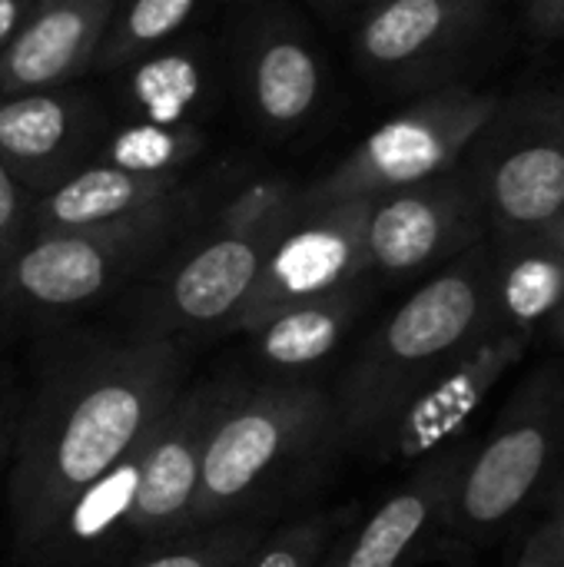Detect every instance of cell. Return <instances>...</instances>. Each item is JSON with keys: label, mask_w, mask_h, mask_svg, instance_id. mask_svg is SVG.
Returning a JSON list of instances; mask_svg holds the SVG:
<instances>
[{"label": "cell", "mask_w": 564, "mask_h": 567, "mask_svg": "<svg viewBox=\"0 0 564 567\" xmlns=\"http://www.w3.org/2000/svg\"><path fill=\"white\" fill-rule=\"evenodd\" d=\"M186 385L173 339L86 342L53 355L17 415L7 462L13 551L37 565L63 512L130 455Z\"/></svg>", "instance_id": "obj_1"}, {"label": "cell", "mask_w": 564, "mask_h": 567, "mask_svg": "<svg viewBox=\"0 0 564 567\" xmlns=\"http://www.w3.org/2000/svg\"><path fill=\"white\" fill-rule=\"evenodd\" d=\"M495 259L472 246L419 286L332 389L339 452L369 455L399 415L499 329Z\"/></svg>", "instance_id": "obj_2"}, {"label": "cell", "mask_w": 564, "mask_h": 567, "mask_svg": "<svg viewBox=\"0 0 564 567\" xmlns=\"http://www.w3.org/2000/svg\"><path fill=\"white\" fill-rule=\"evenodd\" d=\"M329 452H339L332 392L299 379H243L209 435L186 532L259 518Z\"/></svg>", "instance_id": "obj_3"}, {"label": "cell", "mask_w": 564, "mask_h": 567, "mask_svg": "<svg viewBox=\"0 0 564 567\" xmlns=\"http://www.w3.org/2000/svg\"><path fill=\"white\" fill-rule=\"evenodd\" d=\"M564 458V372H535L472 439L435 548L475 555L525 518Z\"/></svg>", "instance_id": "obj_4"}, {"label": "cell", "mask_w": 564, "mask_h": 567, "mask_svg": "<svg viewBox=\"0 0 564 567\" xmlns=\"http://www.w3.org/2000/svg\"><path fill=\"white\" fill-rule=\"evenodd\" d=\"M193 219L186 189L86 229L30 233L0 272V316L53 319L86 309L153 262Z\"/></svg>", "instance_id": "obj_5"}, {"label": "cell", "mask_w": 564, "mask_h": 567, "mask_svg": "<svg viewBox=\"0 0 564 567\" xmlns=\"http://www.w3.org/2000/svg\"><path fill=\"white\" fill-rule=\"evenodd\" d=\"M502 100L469 86L439 90L389 123L376 126L336 169L299 193L302 203L376 199L452 173L475 146Z\"/></svg>", "instance_id": "obj_6"}, {"label": "cell", "mask_w": 564, "mask_h": 567, "mask_svg": "<svg viewBox=\"0 0 564 567\" xmlns=\"http://www.w3.org/2000/svg\"><path fill=\"white\" fill-rule=\"evenodd\" d=\"M369 206L372 199H342L322 206H309L299 199L296 216L273 239L259 279L226 332L253 336L289 306L362 282L369 276Z\"/></svg>", "instance_id": "obj_7"}, {"label": "cell", "mask_w": 564, "mask_h": 567, "mask_svg": "<svg viewBox=\"0 0 564 567\" xmlns=\"http://www.w3.org/2000/svg\"><path fill=\"white\" fill-rule=\"evenodd\" d=\"M283 229H233L216 223L209 236L196 239L153 279L140 302L133 336L176 342L186 332H226Z\"/></svg>", "instance_id": "obj_8"}, {"label": "cell", "mask_w": 564, "mask_h": 567, "mask_svg": "<svg viewBox=\"0 0 564 567\" xmlns=\"http://www.w3.org/2000/svg\"><path fill=\"white\" fill-rule=\"evenodd\" d=\"M239 385L243 379L233 375L183 385L146 435L136 502L126 522L130 551L186 532L209 435Z\"/></svg>", "instance_id": "obj_9"}, {"label": "cell", "mask_w": 564, "mask_h": 567, "mask_svg": "<svg viewBox=\"0 0 564 567\" xmlns=\"http://www.w3.org/2000/svg\"><path fill=\"white\" fill-rule=\"evenodd\" d=\"M479 199L512 236H535L564 216V103L499 106L482 136Z\"/></svg>", "instance_id": "obj_10"}, {"label": "cell", "mask_w": 564, "mask_h": 567, "mask_svg": "<svg viewBox=\"0 0 564 567\" xmlns=\"http://www.w3.org/2000/svg\"><path fill=\"white\" fill-rule=\"evenodd\" d=\"M479 193L449 173L409 189L376 196L366 219L369 276H416L475 246Z\"/></svg>", "instance_id": "obj_11"}, {"label": "cell", "mask_w": 564, "mask_h": 567, "mask_svg": "<svg viewBox=\"0 0 564 567\" xmlns=\"http://www.w3.org/2000/svg\"><path fill=\"white\" fill-rule=\"evenodd\" d=\"M472 439H449L369 515L356 518L319 567H406L439 545L449 498Z\"/></svg>", "instance_id": "obj_12"}, {"label": "cell", "mask_w": 564, "mask_h": 567, "mask_svg": "<svg viewBox=\"0 0 564 567\" xmlns=\"http://www.w3.org/2000/svg\"><path fill=\"white\" fill-rule=\"evenodd\" d=\"M489 0H376L356 33L366 70L409 80L442 66L485 23Z\"/></svg>", "instance_id": "obj_13"}, {"label": "cell", "mask_w": 564, "mask_h": 567, "mask_svg": "<svg viewBox=\"0 0 564 567\" xmlns=\"http://www.w3.org/2000/svg\"><path fill=\"white\" fill-rule=\"evenodd\" d=\"M525 342L529 332L499 326L449 375H442L429 392H422L366 458L376 465L412 462L449 442L452 432L465 422V415H472V409L485 399V392L519 362Z\"/></svg>", "instance_id": "obj_14"}, {"label": "cell", "mask_w": 564, "mask_h": 567, "mask_svg": "<svg viewBox=\"0 0 564 567\" xmlns=\"http://www.w3.org/2000/svg\"><path fill=\"white\" fill-rule=\"evenodd\" d=\"M120 0H37L0 53V93L53 90L93 63Z\"/></svg>", "instance_id": "obj_15"}, {"label": "cell", "mask_w": 564, "mask_h": 567, "mask_svg": "<svg viewBox=\"0 0 564 567\" xmlns=\"http://www.w3.org/2000/svg\"><path fill=\"white\" fill-rule=\"evenodd\" d=\"M143 445L146 439L83 488V495L63 512L33 567H93L126 551V522L136 502Z\"/></svg>", "instance_id": "obj_16"}, {"label": "cell", "mask_w": 564, "mask_h": 567, "mask_svg": "<svg viewBox=\"0 0 564 567\" xmlns=\"http://www.w3.org/2000/svg\"><path fill=\"white\" fill-rule=\"evenodd\" d=\"M246 93L256 120L273 133L299 130L319 106L322 66L306 37L266 23L246 53Z\"/></svg>", "instance_id": "obj_17"}, {"label": "cell", "mask_w": 564, "mask_h": 567, "mask_svg": "<svg viewBox=\"0 0 564 567\" xmlns=\"http://www.w3.org/2000/svg\"><path fill=\"white\" fill-rule=\"evenodd\" d=\"M183 189L180 176H146L110 163H93L57 183L30 213V233L86 229L140 213Z\"/></svg>", "instance_id": "obj_18"}, {"label": "cell", "mask_w": 564, "mask_h": 567, "mask_svg": "<svg viewBox=\"0 0 564 567\" xmlns=\"http://www.w3.org/2000/svg\"><path fill=\"white\" fill-rule=\"evenodd\" d=\"M366 299L369 292L362 279L356 286H346L329 296H316V299H306L299 306L276 312L266 326L253 332L256 359L266 369L283 372V375L306 372L326 362L339 349V342L346 339L359 312L366 309Z\"/></svg>", "instance_id": "obj_19"}, {"label": "cell", "mask_w": 564, "mask_h": 567, "mask_svg": "<svg viewBox=\"0 0 564 567\" xmlns=\"http://www.w3.org/2000/svg\"><path fill=\"white\" fill-rule=\"evenodd\" d=\"M83 110L70 96L33 90L0 100V159L23 183L27 173L50 169L80 140Z\"/></svg>", "instance_id": "obj_20"}, {"label": "cell", "mask_w": 564, "mask_h": 567, "mask_svg": "<svg viewBox=\"0 0 564 567\" xmlns=\"http://www.w3.org/2000/svg\"><path fill=\"white\" fill-rule=\"evenodd\" d=\"M499 322L532 332L535 322L564 306V249L545 233L512 239L505 259H495Z\"/></svg>", "instance_id": "obj_21"}, {"label": "cell", "mask_w": 564, "mask_h": 567, "mask_svg": "<svg viewBox=\"0 0 564 567\" xmlns=\"http://www.w3.org/2000/svg\"><path fill=\"white\" fill-rule=\"evenodd\" d=\"M199 150H203V133L196 126L143 120L116 130L103 146L100 163L130 173H146V176H180V169L193 163Z\"/></svg>", "instance_id": "obj_22"}, {"label": "cell", "mask_w": 564, "mask_h": 567, "mask_svg": "<svg viewBox=\"0 0 564 567\" xmlns=\"http://www.w3.org/2000/svg\"><path fill=\"white\" fill-rule=\"evenodd\" d=\"M269 532L266 518H233L196 528L146 548L126 567H236V561Z\"/></svg>", "instance_id": "obj_23"}, {"label": "cell", "mask_w": 564, "mask_h": 567, "mask_svg": "<svg viewBox=\"0 0 564 567\" xmlns=\"http://www.w3.org/2000/svg\"><path fill=\"white\" fill-rule=\"evenodd\" d=\"M356 515H359L356 505H342L269 528L236 561V567H319L329 548L339 542V535L356 522Z\"/></svg>", "instance_id": "obj_24"}, {"label": "cell", "mask_w": 564, "mask_h": 567, "mask_svg": "<svg viewBox=\"0 0 564 567\" xmlns=\"http://www.w3.org/2000/svg\"><path fill=\"white\" fill-rule=\"evenodd\" d=\"M196 3L199 0H130L123 13H113L93 63L123 66L153 53L193 17Z\"/></svg>", "instance_id": "obj_25"}, {"label": "cell", "mask_w": 564, "mask_h": 567, "mask_svg": "<svg viewBox=\"0 0 564 567\" xmlns=\"http://www.w3.org/2000/svg\"><path fill=\"white\" fill-rule=\"evenodd\" d=\"M203 93V70L196 56L173 50L156 56H140L130 76V96L146 120L180 123L186 110L196 106Z\"/></svg>", "instance_id": "obj_26"}, {"label": "cell", "mask_w": 564, "mask_h": 567, "mask_svg": "<svg viewBox=\"0 0 564 567\" xmlns=\"http://www.w3.org/2000/svg\"><path fill=\"white\" fill-rule=\"evenodd\" d=\"M299 209V189L279 176L256 179L243 186L216 216V223L233 229H283Z\"/></svg>", "instance_id": "obj_27"}, {"label": "cell", "mask_w": 564, "mask_h": 567, "mask_svg": "<svg viewBox=\"0 0 564 567\" xmlns=\"http://www.w3.org/2000/svg\"><path fill=\"white\" fill-rule=\"evenodd\" d=\"M535 508V525L525 532L512 567H564V458Z\"/></svg>", "instance_id": "obj_28"}, {"label": "cell", "mask_w": 564, "mask_h": 567, "mask_svg": "<svg viewBox=\"0 0 564 567\" xmlns=\"http://www.w3.org/2000/svg\"><path fill=\"white\" fill-rule=\"evenodd\" d=\"M30 199L23 183L0 159V272L30 236Z\"/></svg>", "instance_id": "obj_29"}, {"label": "cell", "mask_w": 564, "mask_h": 567, "mask_svg": "<svg viewBox=\"0 0 564 567\" xmlns=\"http://www.w3.org/2000/svg\"><path fill=\"white\" fill-rule=\"evenodd\" d=\"M529 27L535 37L564 40V0H529Z\"/></svg>", "instance_id": "obj_30"}, {"label": "cell", "mask_w": 564, "mask_h": 567, "mask_svg": "<svg viewBox=\"0 0 564 567\" xmlns=\"http://www.w3.org/2000/svg\"><path fill=\"white\" fill-rule=\"evenodd\" d=\"M27 10H30L27 0H0V53L10 43V37L17 33V27L23 23Z\"/></svg>", "instance_id": "obj_31"}, {"label": "cell", "mask_w": 564, "mask_h": 567, "mask_svg": "<svg viewBox=\"0 0 564 567\" xmlns=\"http://www.w3.org/2000/svg\"><path fill=\"white\" fill-rule=\"evenodd\" d=\"M13 429H17V415L7 405V399L0 395V468L10 462V449H13Z\"/></svg>", "instance_id": "obj_32"}, {"label": "cell", "mask_w": 564, "mask_h": 567, "mask_svg": "<svg viewBox=\"0 0 564 567\" xmlns=\"http://www.w3.org/2000/svg\"><path fill=\"white\" fill-rule=\"evenodd\" d=\"M542 233H545V236H548L552 243H558V246L564 249V216H562V219H555V223H552L548 229H542Z\"/></svg>", "instance_id": "obj_33"}, {"label": "cell", "mask_w": 564, "mask_h": 567, "mask_svg": "<svg viewBox=\"0 0 564 567\" xmlns=\"http://www.w3.org/2000/svg\"><path fill=\"white\" fill-rule=\"evenodd\" d=\"M555 316H558V336H562V339H564V306H562V309H558V312H555Z\"/></svg>", "instance_id": "obj_34"}, {"label": "cell", "mask_w": 564, "mask_h": 567, "mask_svg": "<svg viewBox=\"0 0 564 567\" xmlns=\"http://www.w3.org/2000/svg\"><path fill=\"white\" fill-rule=\"evenodd\" d=\"M316 3H336V0H316Z\"/></svg>", "instance_id": "obj_35"}]
</instances>
